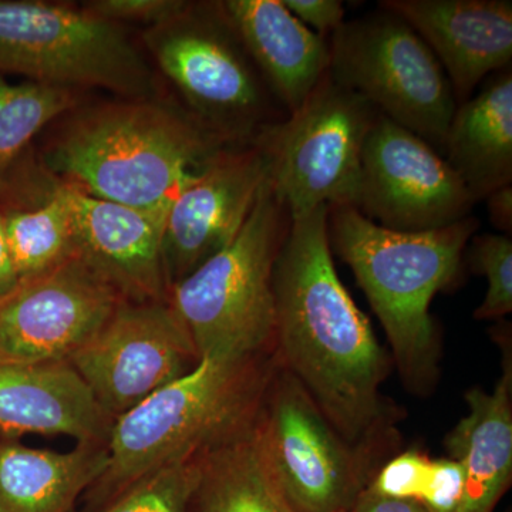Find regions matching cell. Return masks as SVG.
<instances>
[{
    "instance_id": "obj_1",
    "label": "cell",
    "mask_w": 512,
    "mask_h": 512,
    "mask_svg": "<svg viewBox=\"0 0 512 512\" xmlns=\"http://www.w3.org/2000/svg\"><path fill=\"white\" fill-rule=\"evenodd\" d=\"M328 212L291 218L276 258L275 356L350 446L380 460L394 441L380 392L392 360L336 272Z\"/></svg>"
},
{
    "instance_id": "obj_2",
    "label": "cell",
    "mask_w": 512,
    "mask_h": 512,
    "mask_svg": "<svg viewBox=\"0 0 512 512\" xmlns=\"http://www.w3.org/2000/svg\"><path fill=\"white\" fill-rule=\"evenodd\" d=\"M225 147L188 111L123 99L74 113L39 157L93 197L168 210L185 181Z\"/></svg>"
},
{
    "instance_id": "obj_3",
    "label": "cell",
    "mask_w": 512,
    "mask_h": 512,
    "mask_svg": "<svg viewBox=\"0 0 512 512\" xmlns=\"http://www.w3.org/2000/svg\"><path fill=\"white\" fill-rule=\"evenodd\" d=\"M480 228L470 217L423 232L380 227L352 205L329 207L330 249L350 266L382 323L407 389L427 394L439 377L440 343L430 315L437 293L457 281Z\"/></svg>"
},
{
    "instance_id": "obj_4",
    "label": "cell",
    "mask_w": 512,
    "mask_h": 512,
    "mask_svg": "<svg viewBox=\"0 0 512 512\" xmlns=\"http://www.w3.org/2000/svg\"><path fill=\"white\" fill-rule=\"evenodd\" d=\"M275 353L201 357L187 375L167 384L114 420L106 471L84 493L93 512L167 464L204 453L258 419Z\"/></svg>"
},
{
    "instance_id": "obj_5",
    "label": "cell",
    "mask_w": 512,
    "mask_h": 512,
    "mask_svg": "<svg viewBox=\"0 0 512 512\" xmlns=\"http://www.w3.org/2000/svg\"><path fill=\"white\" fill-rule=\"evenodd\" d=\"M289 225L266 178L234 241L171 286L168 303L200 359L275 353L274 268Z\"/></svg>"
},
{
    "instance_id": "obj_6",
    "label": "cell",
    "mask_w": 512,
    "mask_h": 512,
    "mask_svg": "<svg viewBox=\"0 0 512 512\" xmlns=\"http://www.w3.org/2000/svg\"><path fill=\"white\" fill-rule=\"evenodd\" d=\"M144 43L158 69L174 84L202 127L228 146L254 144L282 119L222 2H190Z\"/></svg>"
},
{
    "instance_id": "obj_7",
    "label": "cell",
    "mask_w": 512,
    "mask_h": 512,
    "mask_svg": "<svg viewBox=\"0 0 512 512\" xmlns=\"http://www.w3.org/2000/svg\"><path fill=\"white\" fill-rule=\"evenodd\" d=\"M77 89L93 87L124 100H156L146 57L123 26L83 6L0 0V76Z\"/></svg>"
},
{
    "instance_id": "obj_8",
    "label": "cell",
    "mask_w": 512,
    "mask_h": 512,
    "mask_svg": "<svg viewBox=\"0 0 512 512\" xmlns=\"http://www.w3.org/2000/svg\"><path fill=\"white\" fill-rule=\"evenodd\" d=\"M379 113L328 73L298 110L256 138L266 178L291 218L355 207L367 134Z\"/></svg>"
},
{
    "instance_id": "obj_9",
    "label": "cell",
    "mask_w": 512,
    "mask_h": 512,
    "mask_svg": "<svg viewBox=\"0 0 512 512\" xmlns=\"http://www.w3.org/2000/svg\"><path fill=\"white\" fill-rule=\"evenodd\" d=\"M329 74L386 119L443 150L456 99L443 67L392 12L346 20L329 40Z\"/></svg>"
},
{
    "instance_id": "obj_10",
    "label": "cell",
    "mask_w": 512,
    "mask_h": 512,
    "mask_svg": "<svg viewBox=\"0 0 512 512\" xmlns=\"http://www.w3.org/2000/svg\"><path fill=\"white\" fill-rule=\"evenodd\" d=\"M256 437L279 490L298 512H349L380 467L350 446L305 387L276 365Z\"/></svg>"
},
{
    "instance_id": "obj_11",
    "label": "cell",
    "mask_w": 512,
    "mask_h": 512,
    "mask_svg": "<svg viewBox=\"0 0 512 512\" xmlns=\"http://www.w3.org/2000/svg\"><path fill=\"white\" fill-rule=\"evenodd\" d=\"M200 362L168 301L120 302L69 359L111 419L191 372Z\"/></svg>"
},
{
    "instance_id": "obj_12",
    "label": "cell",
    "mask_w": 512,
    "mask_h": 512,
    "mask_svg": "<svg viewBox=\"0 0 512 512\" xmlns=\"http://www.w3.org/2000/svg\"><path fill=\"white\" fill-rule=\"evenodd\" d=\"M477 202L446 158L379 114L367 134L355 208L380 227L423 232L470 217Z\"/></svg>"
},
{
    "instance_id": "obj_13",
    "label": "cell",
    "mask_w": 512,
    "mask_h": 512,
    "mask_svg": "<svg viewBox=\"0 0 512 512\" xmlns=\"http://www.w3.org/2000/svg\"><path fill=\"white\" fill-rule=\"evenodd\" d=\"M123 302L82 259L0 299V365L69 362Z\"/></svg>"
},
{
    "instance_id": "obj_14",
    "label": "cell",
    "mask_w": 512,
    "mask_h": 512,
    "mask_svg": "<svg viewBox=\"0 0 512 512\" xmlns=\"http://www.w3.org/2000/svg\"><path fill=\"white\" fill-rule=\"evenodd\" d=\"M265 181L264 156L255 144L222 148L185 181L165 215L168 291L234 241Z\"/></svg>"
},
{
    "instance_id": "obj_15",
    "label": "cell",
    "mask_w": 512,
    "mask_h": 512,
    "mask_svg": "<svg viewBox=\"0 0 512 512\" xmlns=\"http://www.w3.org/2000/svg\"><path fill=\"white\" fill-rule=\"evenodd\" d=\"M64 192L72 211L77 258L123 301H168L163 264L167 210H140L101 200L67 183Z\"/></svg>"
},
{
    "instance_id": "obj_16",
    "label": "cell",
    "mask_w": 512,
    "mask_h": 512,
    "mask_svg": "<svg viewBox=\"0 0 512 512\" xmlns=\"http://www.w3.org/2000/svg\"><path fill=\"white\" fill-rule=\"evenodd\" d=\"M412 26L446 73L457 106L512 60L511 0H383Z\"/></svg>"
},
{
    "instance_id": "obj_17",
    "label": "cell",
    "mask_w": 512,
    "mask_h": 512,
    "mask_svg": "<svg viewBox=\"0 0 512 512\" xmlns=\"http://www.w3.org/2000/svg\"><path fill=\"white\" fill-rule=\"evenodd\" d=\"M114 420L69 362L0 365V436H70L107 444Z\"/></svg>"
},
{
    "instance_id": "obj_18",
    "label": "cell",
    "mask_w": 512,
    "mask_h": 512,
    "mask_svg": "<svg viewBox=\"0 0 512 512\" xmlns=\"http://www.w3.org/2000/svg\"><path fill=\"white\" fill-rule=\"evenodd\" d=\"M0 220L19 284L77 258L64 183L30 147L0 175Z\"/></svg>"
},
{
    "instance_id": "obj_19",
    "label": "cell",
    "mask_w": 512,
    "mask_h": 512,
    "mask_svg": "<svg viewBox=\"0 0 512 512\" xmlns=\"http://www.w3.org/2000/svg\"><path fill=\"white\" fill-rule=\"evenodd\" d=\"M232 26L274 99L298 110L329 70V40L306 28L282 0H225Z\"/></svg>"
},
{
    "instance_id": "obj_20",
    "label": "cell",
    "mask_w": 512,
    "mask_h": 512,
    "mask_svg": "<svg viewBox=\"0 0 512 512\" xmlns=\"http://www.w3.org/2000/svg\"><path fill=\"white\" fill-rule=\"evenodd\" d=\"M468 413L447 434L448 458L463 466L466 483L456 512H493L512 481V363L504 349L503 375L491 392L466 393Z\"/></svg>"
},
{
    "instance_id": "obj_21",
    "label": "cell",
    "mask_w": 512,
    "mask_h": 512,
    "mask_svg": "<svg viewBox=\"0 0 512 512\" xmlns=\"http://www.w3.org/2000/svg\"><path fill=\"white\" fill-rule=\"evenodd\" d=\"M443 151L474 201L512 183V73L504 70L456 107Z\"/></svg>"
},
{
    "instance_id": "obj_22",
    "label": "cell",
    "mask_w": 512,
    "mask_h": 512,
    "mask_svg": "<svg viewBox=\"0 0 512 512\" xmlns=\"http://www.w3.org/2000/svg\"><path fill=\"white\" fill-rule=\"evenodd\" d=\"M107 463V444L57 453L0 436V512H73Z\"/></svg>"
},
{
    "instance_id": "obj_23",
    "label": "cell",
    "mask_w": 512,
    "mask_h": 512,
    "mask_svg": "<svg viewBox=\"0 0 512 512\" xmlns=\"http://www.w3.org/2000/svg\"><path fill=\"white\" fill-rule=\"evenodd\" d=\"M188 512H298L266 466L255 424L202 453Z\"/></svg>"
},
{
    "instance_id": "obj_24",
    "label": "cell",
    "mask_w": 512,
    "mask_h": 512,
    "mask_svg": "<svg viewBox=\"0 0 512 512\" xmlns=\"http://www.w3.org/2000/svg\"><path fill=\"white\" fill-rule=\"evenodd\" d=\"M72 89L52 84L10 83L0 76V175L32 144L33 138L76 107Z\"/></svg>"
},
{
    "instance_id": "obj_25",
    "label": "cell",
    "mask_w": 512,
    "mask_h": 512,
    "mask_svg": "<svg viewBox=\"0 0 512 512\" xmlns=\"http://www.w3.org/2000/svg\"><path fill=\"white\" fill-rule=\"evenodd\" d=\"M201 456L198 454L158 468L106 507L93 512H188L200 478Z\"/></svg>"
},
{
    "instance_id": "obj_26",
    "label": "cell",
    "mask_w": 512,
    "mask_h": 512,
    "mask_svg": "<svg viewBox=\"0 0 512 512\" xmlns=\"http://www.w3.org/2000/svg\"><path fill=\"white\" fill-rule=\"evenodd\" d=\"M471 269L488 281L484 301L474 312L478 320L503 319L512 312V241L503 234L474 235L468 254Z\"/></svg>"
},
{
    "instance_id": "obj_27",
    "label": "cell",
    "mask_w": 512,
    "mask_h": 512,
    "mask_svg": "<svg viewBox=\"0 0 512 512\" xmlns=\"http://www.w3.org/2000/svg\"><path fill=\"white\" fill-rule=\"evenodd\" d=\"M429 460L417 448L403 451L380 466L367 488L382 497L416 501Z\"/></svg>"
},
{
    "instance_id": "obj_28",
    "label": "cell",
    "mask_w": 512,
    "mask_h": 512,
    "mask_svg": "<svg viewBox=\"0 0 512 512\" xmlns=\"http://www.w3.org/2000/svg\"><path fill=\"white\" fill-rule=\"evenodd\" d=\"M188 5L187 0H93L82 6L93 15L120 26L140 23L153 28L180 15Z\"/></svg>"
},
{
    "instance_id": "obj_29",
    "label": "cell",
    "mask_w": 512,
    "mask_h": 512,
    "mask_svg": "<svg viewBox=\"0 0 512 512\" xmlns=\"http://www.w3.org/2000/svg\"><path fill=\"white\" fill-rule=\"evenodd\" d=\"M463 466L453 458H430L416 503L429 512H456L464 493Z\"/></svg>"
},
{
    "instance_id": "obj_30",
    "label": "cell",
    "mask_w": 512,
    "mask_h": 512,
    "mask_svg": "<svg viewBox=\"0 0 512 512\" xmlns=\"http://www.w3.org/2000/svg\"><path fill=\"white\" fill-rule=\"evenodd\" d=\"M282 3L306 28H312L326 39L346 22L345 6L340 0H282Z\"/></svg>"
},
{
    "instance_id": "obj_31",
    "label": "cell",
    "mask_w": 512,
    "mask_h": 512,
    "mask_svg": "<svg viewBox=\"0 0 512 512\" xmlns=\"http://www.w3.org/2000/svg\"><path fill=\"white\" fill-rule=\"evenodd\" d=\"M350 512H429L420 504L409 500L382 497L366 488L357 498Z\"/></svg>"
},
{
    "instance_id": "obj_32",
    "label": "cell",
    "mask_w": 512,
    "mask_h": 512,
    "mask_svg": "<svg viewBox=\"0 0 512 512\" xmlns=\"http://www.w3.org/2000/svg\"><path fill=\"white\" fill-rule=\"evenodd\" d=\"M488 215L491 224L503 235L512 234V185H505L500 190L491 192L487 198Z\"/></svg>"
},
{
    "instance_id": "obj_33",
    "label": "cell",
    "mask_w": 512,
    "mask_h": 512,
    "mask_svg": "<svg viewBox=\"0 0 512 512\" xmlns=\"http://www.w3.org/2000/svg\"><path fill=\"white\" fill-rule=\"evenodd\" d=\"M19 285L18 272L10 252L8 237L5 227L0 220V299L15 291Z\"/></svg>"
},
{
    "instance_id": "obj_34",
    "label": "cell",
    "mask_w": 512,
    "mask_h": 512,
    "mask_svg": "<svg viewBox=\"0 0 512 512\" xmlns=\"http://www.w3.org/2000/svg\"><path fill=\"white\" fill-rule=\"evenodd\" d=\"M508 512H511V511H508Z\"/></svg>"
},
{
    "instance_id": "obj_35",
    "label": "cell",
    "mask_w": 512,
    "mask_h": 512,
    "mask_svg": "<svg viewBox=\"0 0 512 512\" xmlns=\"http://www.w3.org/2000/svg\"><path fill=\"white\" fill-rule=\"evenodd\" d=\"M350 512V511H349Z\"/></svg>"
}]
</instances>
